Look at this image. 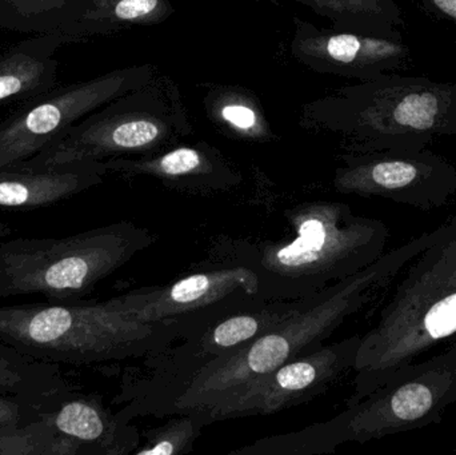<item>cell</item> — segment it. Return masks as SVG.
<instances>
[{"mask_svg": "<svg viewBox=\"0 0 456 455\" xmlns=\"http://www.w3.org/2000/svg\"><path fill=\"white\" fill-rule=\"evenodd\" d=\"M0 455H87V451L40 418L26 427H2Z\"/></svg>", "mask_w": 456, "mask_h": 455, "instance_id": "cell-24", "label": "cell"}, {"mask_svg": "<svg viewBox=\"0 0 456 455\" xmlns=\"http://www.w3.org/2000/svg\"><path fill=\"white\" fill-rule=\"evenodd\" d=\"M72 42L61 34L37 35L0 53V104L29 101L58 85L61 45Z\"/></svg>", "mask_w": 456, "mask_h": 455, "instance_id": "cell-17", "label": "cell"}, {"mask_svg": "<svg viewBox=\"0 0 456 455\" xmlns=\"http://www.w3.org/2000/svg\"><path fill=\"white\" fill-rule=\"evenodd\" d=\"M361 336L348 337L299 355L202 411L211 424L249 416H270L311 402L353 371Z\"/></svg>", "mask_w": 456, "mask_h": 455, "instance_id": "cell-12", "label": "cell"}, {"mask_svg": "<svg viewBox=\"0 0 456 455\" xmlns=\"http://www.w3.org/2000/svg\"><path fill=\"white\" fill-rule=\"evenodd\" d=\"M191 134V120L178 85L158 74L147 85L88 114L37 157L10 168L149 157L182 143Z\"/></svg>", "mask_w": 456, "mask_h": 455, "instance_id": "cell-7", "label": "cell"}, {"mask_svg": "<svg viewBox=\"0 0 456 455\" xmlns=\"http://www.w3.org/2000/svg\"><path fill=\"white\" fill-rule=\"evenodd\" d=\"M208 425H211L210 419L202 411L174 414L166 424L142 433L134 455L190 454Z\"/></svg>", "mask_w": 456, "mask_h": 455, "instance_id": "cell-25", "label": "cell"}, {"mask_svg": "<svg viewBox=\"0 0 456 455\" xmlns=\"http://www.w3.org/2000/svg\"><path fill=\"white\" fill-rule=\"evenodd\" d=\"M428 11L444 16L456 24V0H419Z\"/></svg>", "mask_w": 456, "mask_h": 455, "instance_id": "cell-27", "label": "cell"}, {"mask_svg": "<svg viewBox=\"0 0 456 455\" xmlns=\"http://www.w3.org/2000/svg\"><path fill=\"white\" fill-rule=\"evenodd\" d=\"M42 418L64 437L83 446L87 455H133L142 433L119 413H112L96 395L75 392Z\"/></svg>", "mask_w": 456, "mask_h": 455, "instance_id": "cell-15", "label": "cell"}, {"mask_svg": "<svg viewBox=\"0 0 456 455\" xmlns=\"http://www.w3.org/2000/svg\"><path fill=\"white\" fill-rule=\"evenodd\" d=\"M77 392L59 365L39 362L0 344V393L37 406L43 414Z\"/></svg>", "mask_w": 456, "mask_h": 455, "instance_id": "cell-18", "label": "cell"}, {"mask_svg": "<svg viewBox=\"0 0 456 455\" xmlns=\"http://www.w3.org/2000/svg\"><path fill=\"white\" fill-rule=\"evenodd\" d=\"M166 285L135 288L111 301L141 322L182 323L190 337L224 315L263 301L256 277L247 267L214 261Z\"/></svg>", "mask_w": 456, "mask_h": 455, "instance_id": "cell-10", "label": "cell"}, {"mask_svg": "<svg viewBox=\"0 0 456 455\" xmlns=\"http://www.w3.org/2000/svg\"><path fill=\"white\" fill-rule=\"evenodd\" d=\"M291 237L228 240L211 261L251 270L265 301H294L319 293L377 262L386 253L387 226L358 215L346 203L314 200L284 213Z\"/></svg>", "mask_w": 456, "mask_h": 455, "instance_id": "cell-2", "label": "cell"}, {"mask_svg": "<svg viewBox=\"0 0 456 455\" xmlns=\"http://www.w3.org/2000/svg\"><path fill=\"white\" fill-rule=\"evenodd\" d=\"M206 111L228 136L244 142H270L273 128L260 102L241 87L219 85L205 98Z\"/></svg>", "mask_w": 456, "mask_h": 455, "instance_id": "cell-20", "label": "cell"}, {"mask_svg": "<svg viewBox=\"0 0 456 455\" xmlns=\"http://www.w3.org/2000/svg\"><path fill=\"white\" fill-rule=\"evenodd\" d=\"M88 0H0V29L63 34L85 12Z\"/></svg>", "mask_w": 456, "mask_h": 455, "instance_id": "cell-22", "label": "cell"}, {"mask_svg": "<svg viewBox=\"0 0 456 455\" xmlns=\"http://www.w3.org/2000/svg\"><path fill=\"white\" fill-rule=\"evenodd\" d=\"M300 125L337 134L354 154L428 149L456 135V83L391 72L308 102Z\"/></svg>", "mask_w": 456, "mask_h": 455, "instance_id": "cell-3", "label": "cell"}, {"mask_svg": "<svg viewBox=\"0 0 456 455\" xmlns=\"http://www.w3.org/2000/svg\"><path fill=\"white\" fill-rule=\"evenodd\" d=\"M43 411L37 406L0 393V429L10 427H26L42 418Z\"/></svg>", "mask_w": 456, "mask_h": 455, "instance_id": "cell-26", "label": "cell"}, {"mask_svg": "<svg viewBox=\"0 0 456 455\" xmlns=\"http://www.w3.org/2000/svg\"><path fill=\"white\" fill-rule=\"evenodd\" d=\"M289 53L295 61L319 74L361 82L402 69L410 56L401 35L346 31L297 18Z\"/></svg>", "mask_w": 456, "mask_h": 455, "instance_id": "cell-13", "label": "cell"}, {"mask_svg": "<svg viewBox=\"0 0 456 455\" xmlns=\"http://www.w3.org/2000/svg\"><path fill=\"white\" fill-rule=\"evenodd\" d=\"M109 174L155 179L163 186L191 194L227 191L241 183V174L213 144L179 143L159 154L103 160Z\"/></svg>", "mask_w": 456, "mask_h": 455, "instance_id": "cell-14", "label": "cell"}, {"mask_svg": "<svg viewBox=\"0 0 456 455\" xmlns=\"http://www.w3.org/2000/svg\"><path fill=\"white\" fill-rule=\"evenodd\" d=\"M447 232L446 222L434 232H423L395 250L387 251L362 272L308 297L297 312L273 330L198 371L152 417L208 410L235 390L323 346L348 318L371 304L383 288Z\"/></svg>", "mask_w": 456, "mask_h": 455, "instance_id": "cell-1", "label": "cell"}, {"mask_svg": "<svg viewBox=\"0 0 456 455\" xmlns=\"http://www.w3.org/2000/svg\"><path fill=\"white\" fill-rule=\"evenodd\" d=\"M155 242L151 230L131 221L66 238H4L0 299L40 296L48 302L80 301Z\"/></svg>", "mask_w": 456, "mask_h": 455, "instance_id": "cell-6", "label": "cell"}, {"mask_svg": "<svg viewBox=\"0 0 456 455\" xmlns=\"http://www.w3.org/2000/svg\"><path fill=\"white\" fill-rule=\"evenodd\" d=\"M102 160H83L48 168H2L0 208L28 211L48 207L103 183Z\"/></svg>", "mask_w": 456, "mask_h": 455, "instance_id": "cell-16", "label": "cell"}, {"mask_svg": "<svg viewBox=\"0 0 456 455\" xmlns=\"http://www.w3.org/2000/svg\"><path fill=\"white\" fill-rule=\"evenodd\" d=\"M454 453L456 454V446H455V449H454Z\"/></svg>", "mask_w": 456, "mask_h": 455, "instance_id": "cell-30", "label": "cell"}, {"mask_svg": "<svg viewBox=\"0 0 456 455\" xmlns=\"http://www.w3.org/2000/svg\"><path fill=\"white\" fill-rule=\"evenodd\" d=\"M346 441L345 416L340 411L326 422L311 425L287 435L260 438L231 454L240 455H316L331 454Z\"/></svg>", "mask_w": 456, "mask_h": 455, "instance_id": "cell-23", "label": "cell"}, {"mask_svg": "<svg viewBox=\"0 0 456 455\" xmlns=\"http://www.w3.org/2000/svg\"><path fill=\"white\" fill-rule=\"evenodd\" d=\"M335 170L339 194L380 198L422 211L438 210L456 197V167L430 150L346 152Z\"/></svg>", "mask_w": 456, "mask_h": 455, "instance_id": "cell-11", "label": "cell"}, {"mask_svg": "<svg viewBox=\"0 0 456 455\" xmlns=\"http://www.w3.org/2000/svg\"><path fill=\"white\" fill-rule=\"evenodd\" d=\"M11 234H12V227H11L10 224L2 223V222H0V240L10 237Z\"/></svg>", "mask_w": 456, "mask_h": 455, "instance_id": "cell-28", "label": "cell"}, {"mask_svg": "<svg viewBox=\"0 0 456 455\" xmlns=\"http://www.w3.org/2000/svg\"><path fill=\"white\" fill-rule=\"evenodd\" d=\"M450 237L449 223L447 234L410 264L379 320L362 336L346 406L456 338V245Z\"/></svg>", "mask_w": 456, "mask_h": 455, "instance_id": "cell-4", "label": "cell"}, {"mask_svg": "<svg viewBox=\"0 0 456 455\" xmlns=\"http://www.w3.org/2000/svg\"><path fill=\"white\" fill-rule=\"evenodd\" d=\"M175 12L171 0H88L79 19L63 32L72 42L158 26Z\"/></svg>", "mask_w": 456, "mask_h": 455, "instance_id": "cell-19", "label": "cell"}, {"mask_svg": "<svg viewBox=\"0 0 456 455\" xmlns=\"http://www.w3.org/2000/svg\"><path fill=\"white\" fill-rule=\"evenodd\" d=\"M346 31L401 35L402 11L395 0H292Z\"/></svg>", "mask_w": 456, "mask_h": 455, "instance_id": "cell-21", "label": "cell"}, {"mask_svg": "<svg viewBox=\"0 0 456 455\" xmlns=\"http://www.w3.org/2000/svg\"><path fill=\"white\" fill-rule=\"evenodd\" d=\"M189 337L182 323L141 322L111 298L0 305V344L39 362L141 361Z\"/></svg>", "mask_w": 456, "mask_h": 455, "instance_id": "cell-5", "label": "cell"}, {"mask_svg": "<svg viewBox=\"0 0 456 455\" xmlns=\"http://www.w3.org/2000/svg\"><path fill=\"white\" fill-rule=\"evenodd\" d=\"M449 223L452 226V237H450V240L456 245V214L452 218L449 219Z\"/></svg>", "mask_w": 456, "mask_h": 455, "instance_id": "cell-29", "label": "cell"}, {"mask_svg": "<svg viewBox=\"0 0 456 455\" xmlns=\"http://www.w3.org/2000/svg\"><path fill=\"white\" fill-rule=\"evenodd\" d=\"M154 64L122 67L93 79L56 85L24 102L0 122V170L37 157L63 138L75 125L118 96L151 82Z\"/></svg>", "mask_w": 456, "mask_h": 455, "instance_id": "cell-8", "label": "cell"}, {"mask_svg": "<svg viewBox=\"0 0 456 455\" xmlns=\"http://www.w3.org/2000/svg\"><path fill=\"white\" fill-rule=\"evenodd\" d=\"M456 403V338L342 411L346 441L372 440L439 424Z\"/></svg>", "mask_w": 456, "mask_h": 455, "instance_id": "cell-9", "label": "cell"}]
</instances>
